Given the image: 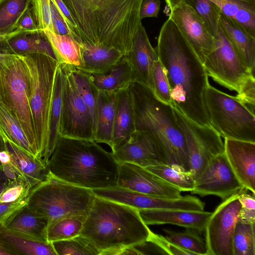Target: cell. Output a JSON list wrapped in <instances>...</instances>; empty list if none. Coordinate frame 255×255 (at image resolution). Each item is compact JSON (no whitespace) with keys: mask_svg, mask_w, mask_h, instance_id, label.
<instances>
[{"mask_svg":"<svg viewBox=\"0 0 255 255\" xmlns=\"http://www.w3.org/2000/svg\"><path fill=\"white\" fill-rule=\"evenodd\" d=\"M155 50L169 83L171 106L190 120L210 126L205 100L209 76L169 18L161 27Z\"/></svg>","mask_w":255,"mask_h":255,"instance_id":"obj_1","label":"cell"},{"mask_svg":"<svg viewBox=\"0 0 255 255\" xmlns=\"http://www.w3.org/2000/svg\"><path fill=\"white\" fill-rule=\"evenodd\" d=\"M82 42L114 47L126 55L139 23L142 0H61Z\"/></svg>","mask_w":255,"mask_h":255,"instance_id":"obj_2","label":"cell"},{"mask_svg":"<svg viewBox=\"0 0 255 255\" xmlns=\"http://www.w3.org/2000/svg\"><path fill=\"white\" fill-rule=\"evenodd\" d=\"M46 166L51 178L77 186H117L119 162L95 140L61 136Z\"/></svg>","mask_w":255,"mask_h":255,"instance_id":"obj_3","label":"cell"},{"mask_svg":"<svg viewBox=\"0 0 255 255\" xmlns=\"http://www.w3.org/2000/svg\"><path fill=\"white\" fill-rule=\"evenodd\" d=\"M151 232L138 210L95 196L80 235L100 255H120L123 249L147 240Z\"/></svg>","mask_w":255,"mask_h":255,"instance_id":"obj_4","label":"cell"},{"mask_svg":"<svg viewBox=\"0 0 255 255\" xmlns=\"http://www.w3.org/2000/svg\"><path fill=\"white\" fill-rule=\"evenodd\" d=\"M135 115L136 130L152 138L161 162L189 171L188 149L172 107L158 100L148 87L133 81L129 86Z\"/></svg>","mask_w":255,"mask_h":255,"instance_id":"obj_5","label":"cell"},{"mask_svg":"<svg viewBox=\"0 0 255 255\" xmlns=\"http://www.w3.org/2000/svg\"><path fill=\"white\" fill-rule=\"evenodd\" d=\"M28 70V101L38 147L45 163L48 154V128L56 69L59 63L42 54L23 55Z\"/></svg>","mask_w":255,"mask_h":255,"instance_id":"obj_6","label":"cell"},{"mask_svg":"<svg viewBox=\"0 0 255 255\" xmlns=\"http://www.w3.org/2000/svg\"><path fill=\"white\" fill-rule=\"evenodd\" d=\"M95 197L91 189L50 178L32 189L26 205L50 224L71 216H87Z\"/></svg>","mask_w":255,"mask_h":255,"instance_id":"obj_7","label":"cell"},{"mask_svg":"<svg viewBox=\"0 0 255 255\" xmlns=\"http://www.w3.org/2000/svg\"><path fill=\"white\" fill-rule=\"evenodd\" d=\"M28 94V70L24 56L0 53V101L18 121L30 144L42 159L29 107Z\"/></svg>","mask_w":255,"mask_h":255,"instance_id":"obj_8","label":"cell"},{"mask_svg":"<svg viewBox=\"0 0 255 255\" xmlns=\"http://www.w3.org/2000/svg\"><path fill=\"white\" fill-rule=\"evenodd\" d=\"M210 126L222 137L255 142V116L236 96L208 85L205 96Z\"/></svg>","mask_w":255,"mask_h":255,"instance_id":"obj_9","label":"cell"},{"mask_svg":"<svg viewBox=\"0 0 255 255\" xmlns=\"http://www.w3.org/2000/svg\"><path fill=\"white\" fill-rule=\"evenodd\" d=\"M214 45L203 66L207 75L218 84L237 92L242 81L253 73L247 68L220 24Z\"/></svg>","mask_w":255,"mask_h":255,"instance_id":"obj_10","label":"cell"},{"mask_svg":"<svg viewBox=\"0 0 255 255\" xmlns=\"http://www.w3.org/2000/svg\"><path fill=\"white\" fill-rule=\"evenodd\" d=\"M62 72L60 136L94 140L90 112L79 94L69 66L60 64Z\"/></svg>","mask_w":255,"mask_h":255,"instance_id":"obj_11","label":"cell"},{"mask_svg":"<svg viewBox=\"0 0 255 255\" xmlns=\"http://www.w3.org/2000/svg\"><path fill=\"white\" fill-rule=\"evenodd\" d=\"M172 108L185 139L189 171L196 181L208 162L224 152V143L221 136L211 127L199 125Z\"/></svg>","mask_w":255,"mask_h":255,"instance_id":"obj_12","label":"cell"},{"mask_svg":"<svg viewBox=\"0 0 255 255\" xmlns=\"http://www.w3.org/2000/svg\"><path fill=\"white\" fill-rule=\"evenodd\" d=\"M238 195L223 200L207 222L204 231L208 255H233V236L241 207Z\"/></svg>","mask_w":255,"mask_h":255,"instance_id":"obj_13","label":"cell"},{"mask_svg":"<svg viewBox=\"0 0 255 255\" xmlns=\"http://www.w3.org/2000/svg\"><path fill=\"white\" fill-rule=\"evenodd\" d=\"M244 188L224 152L208 162L196 180L191 192L201 196L215 195L224 200Z\"/></svg>","mask_w":255,"mask_h":255,"instance_id":"obj_14","label":"cell"},{"mask_svg":"<svg viewBox=\"0 0 255 255\" xmlns=\"http://www.w3.org/2000/svg\"><path fill=\"white\" fill-rule=\"evenodd\" d=\"M169 18L203 64L213 49L215 39L201 18L183 0L170 9Z\"/></svg>","mask_w":255,"mask_h":255,"instance_id":"obj_15","label":"cell"},{"mask_svg":"<svg viewBox=\"0 0 255 255\" xmlns=\"http://www.w3.org/2000/svg\"><path fill=\"white\" fill-rule=\"evenodd\" d=\"M117 186L136 192L170 198L182 196L181 191L146 168L119 162Z\"/></svg>","mask_w":255,"mask_h":255,"instance_id":"obj_16","label":"cell"},{"mask_svg":"<svg viewBox=\"0 0 255 255\" xmlns=\"http://www.w3.org/2000/svg\"><path fill=\"white\" fill-rule=\"evenodd\" d=\"M124 56L131 67L133 81L144 85L153 92V68L158 58L141 21L138 25L131 49Z\"/></svg>","mask_w":255,"mask_h":255,"instance_id":"obj_17","label":"cell"},{"mask_svg":"<svg viewBox=\"0 0 255 255\" xmlns=\"http://www.w3.org/2000/svg\"><path fill=\"white\" fill-rule=\"evenodd\" d=\"M224 153L243 186L255 194V142L225 138Z\"/></svg>","mask_w":255,"mask_h":255,"instance_id":"obj_18","label":"cell"},{"mask_svg":"<svg viewBox=\"0 0 255 255\" xmlns=\"http://www.w3.org/2000/svg\"><path fill=\"white\" fill-rule=\"evenodd\" d=\"M139 214L147 225L171 224L204 231L212 213L203 211L179 209H142Z\"/></svg>","mask_w":255,"mask_h":255,"instance_id":"obj_19","label":"cell"},{"mask_svg":"<svg viewBox=\"0 0 255 255\" xmlns=\"http://www.w3.org/2000/svg\"><path fill=\"white\" fill-rule=\"evenodd\" d=\"M0 53L25 55L39 53L56 60L51 44L42 30H13L0 43Z\"/></svg>","mask_w":255,"mask_h":255,"instance_id":"obj_20","label":"cell"},{"mask_svg":"<svg viewBox=\"0 0 255 255\" xmlns=\"http://www.w3.org/2000/svg\"><path fill=\"white\" fill-rule=\"evenodd\" d=\"M112 153L119 162H130L143 167L161 163L152 138L143 130H136L126 144Z\"/></svg>","mask_w":255,"mask_h":255,"instance_id":"obj_21","label":"cell"},{"mask_svg":"<svg viewBox=\"0 0 255 255\" xmlns=\"http://www.w3.org/2000/svg\"><path fill=\"white\" fill-rule=\"evenodd\" d=\"M136 130L133 102L129 87L117 92L112 152L126 144Z\"/></svg>","mask_w":255,"mask_h":255,"instance_id":"obj_22","label":"cell"},{"mask_svg":"<svg viewBox=\"0 0 255 255\" xmlns=\"http://www.w3.org/2000/svg\"><path fill=\"white\" fill-rule=\"evenodd\" d=\"M3 137L10 163L30 182L33 187L51 178L45 162Z\"/></svg>","mask_w":255,"mask_h":255,"instance_id":"obj_23","label":"cell"},{"mask_svg":"<svg viewBox=\"0 0 255 255\" xmlns=\"http://www.w3.org/2000/svg\"><path fill=\"white\" fill-rule=\"evenodd\" d=\"M48 221L31 210L26 204L15 211L1 225L4 228L29 238L48 242Z\"/></svg>","mask_w":255,"mask_h":255,"instance_id":"obj_24","label":"cell"},{"mask_svg":"<svg viewBox=\"0 0 255 255\" xmlns=\"http://www.w3.org/2000/svg\"><path fill=\"white\" fill-rule=\"evenodd\" d=\"M219 23L226 35L251 72L255 67V35L245 27L222 13Z\"/></svg>","mask_w":255,"mask_h":255,"instance_id":"obj_25","label":"cell"},{"mask_svg":"<svg viewBox=\"0 0 255 255\" xmlns=\"http://www.w3.org/2000/svg\"><path fill=\"white\" fill-rule=\"evenodd\" d=\"M82 66L80 70L87 73L105 74L125 55L108 46L82 42L81 44Z\"/></svg>","mask_w":255,"mask_h":255,"instance_id":"obj_26","label":"cell"},{"mask_svg":"<svg viewBox=\"0 0 255 255\" xmlns=\"http://www.w3.org/2000/svg\"><path fill=\"white\" fill-rule=\"evenodd\" d=\"M117 92L99 90L94 140L112 146Z\"/></svg>","mask_w":255,"mask_h":255,"instance_id":"obj_27","label":"cell"},{"mask_svg":"<svg viewBox=\"0 0 255 255\" xmlns=\"http://www.w3.org/2000/svg\"><path fill=\"white\" fill-rule=\"evenodd\" d=\"M0 243L12 255H56L50 242L36 240L0 225Z\"/></svg>","mask_w":255,"mask_h":255,"instance_id":"obj_28","label":"cell"},{"mask_svg":"<svg viewBox=\"0 0 255 255\" xmlns=\"http://www.w3.org/2000/svg\"><path fill=\"white\" fill-rule=\"evenodd\" d=\"M88 74L99 90L106 92H117L133 81L131 67L124 56L106 73Z\"/></svg>","mask_w":255,"mask_h":255,"instance_id":"obj_29","label":"cell"},{"mask_svg":"<svg viewBox=\"0 0 255 255\" xmlns=\"http://www.w3.org/2000/svg\"><path fill=\"white\" fill-rule=\"evenodd\" d=\"M59 64L80 69L82 66L80 44L69 35H59L49 29L43 30Z\"/></svg>","mask_w":255,"mask_h":255,"instance_id":"obj_30","label":"cell"},{"mask_svg":"<svg viewBox=\"0 0 255 255\" xmlns=\"http://www.w3.org/2000/svg\"><path fill=\"white\" fill-rule=\"evenodd\" d=\"M62 72L60 64L57 66L52 99L50 107L49 128L48 151L49 158L60 137V121L62 108Z\"/></svg>","mask_w":255,"mask_h":255,"instance_id":"obj_31","label":"cell"},{"mask_svg":"<svg viewBox=\"0 0 255 255\" xmlns=\"http://www.w3.org/2000/svg\"><path fill=\"white\" fill-rule=\"evenodd\" d=\"M0 133L15 144L39 158L18 121L0 101Z\"/></svg>","mask_w":255,"mask_h":255,"instance_id":"obj_32","label":"cell"},{"mask_svg":"<svg viewBox=\"0 0 255 255\" xmlns=\"http://www.w3.org/2000/svg\"><path fill=\"white\" fill-rule=\"evenodd\" d=\"M220 7L224 15L255 35V0H226Z\"/></svg>","mask_w":255,"mask_h":255,"instance_id":"obj_33","label":"cell"},{"mask_svg":"<svg viewBox=\"0 0 255 255\" xmlns=\"http://www.w3.org/2000/svg\"><path fill=\"white\" fill-rule=\"evenodd\" d=\"M145 168L181 192H191L194 188L195 180L191 173L178 165L161 163Z\"/></svg>","mask_w":255,"mask_h":255,"instance_id":"obj_34","label":"cell"},{"mask_svg":"<svg viewBox=\"0 0 255 255\" xmlns=\"http://www.w3.org/2000/svg\"><path fill=\"white\" fill-rule=\"evenodd\" d=\"M164 237L170 242L192 253L193 255H208L205 241L199 235V231L186 229L177 232L164 229Z\"/></svg>","mask_w":255,"mask_h":255,"instance_id":"obj_35","label":"cell"},{"mask_svg":"<svg viewBox=\"0 0 255 255\" xmlns=\"http://www.w3.org/2000/svg\"><path fill=\"white\" fill-rule=\"evenodd\" d=\"M69 66L79 94L91 115L95 132L99 90L92 83L88 73Z\"/></svg>","mask_w":255,"mask_h":255,"instance_id":"obj_36","label":"cell"},{"mask_svg":"<svg viewBox=\"0 0 255 255\" xmlns=\"http://www.w3.org/2000/svg\"><path fill=\"white\" fill-rule=\"evenodd\" d=\"M86 216H71L48 225L47 237L49 242L70 239L80 235Z\"/></svg>","mask_w":255,"mask_h":255,"instance_id":"obj_37","label":"cell"},{"mask_svg":"<svg viewBox=\"0 0 255 255\" xmlns=\"http://www.w3.org/2000/svg\"><path fill=\"white\" fill-rule=\"evenodd\" d=\"M30 2L31 0H0V35L5 36L14 30Z\"/></svg>","mask_w":255,"mask_h":255,"instance_id":"obj_38","label":"cell"},{"mask_svg":"<svg viewBox=\"0 0 255 255\" xmlns=\"http://www.w3.org/2000/svg\"><path fill=\"white\" fill-rule=\"evenodd\" d=\"M255 223L238 220L233 236V255H255Z\"/></svg>","mask_w":255,"mask_h":255,"instance_id":"obj_39","label":"cell"},{"mask_svg":"<svg viewBox=\"0 0 255 255\" xmlns=\"http://www.w3.org/2000/svg\"><path fill=\"white\" fill-rule=\"evenodd\" d=\"M56 255H100V252L86 238L80 235L50 242Z\"/></svg>","mask_w":255,"mask_h":255,"instance_id":"obj_40","label":"cell"},{"mask_svg":"<svg viewBox=\"0 0 255 255\" xmlns=\"http://www.w3.org/2000/svg\"><path fill=\"white\" fill-rule=\"evenodd\" d=\"M183 0L193 8L210 33L214 37L218 30L222 13L220 6L211 0Z\"/></svg>","mask_w":255,"mask_h":255,"instance_id":"obj_41","label":"cell"},{"mask_svg":"<svg viewBox=\"0 0 255 255\" xmlns=\"http://www.w3.org/2000/svg\"><path fill=\"white\" fill-rule=\"evenodd\" d=\"M33 186L23 175L11 179L0 197V202L19 200L28 197Z\"/></svg>","mask_w":255,"mask_h":255,"instance_id":"obj_42","label":"cell"},{"mask_svg":"<svg viewBox=\"0 0 255 255\" xmlns=\"http://www.w3.org/2000/svg\"><path fill=\"white\" fill-rule=\"evenodd\" d=\"M152 77L153 94L160 101L171 106L172 100L169 83L164 68L158 59L154 63Z\"/></svg>","mask_w":255,"mask_h":255,"instance_id":"obj_43","label":"cell"},{"mask_svg":"<svg viewBox=\"0 0 255 255\" xmlns=\"http://www.w3.org/2000/svg\"><path fill=\"white\" fill-rule=\"evenodd\" d=\"M30 5L38 29L52 31L50 0H31Z\"/></svg>","mask_w":255,"mask_h":255,"instance_id":"obj_44","label":"cell"},{"mask_svg":"<svg viewBox=\"0 0 255 255\" xmlns=\"http://www.w3.org/2000/svg\"><path fill=\"white\" fill-rule=\"evenodd\" d=\"M244 188L238 192V198L241 203L239 220L247 223H255V194H252Z\"/></svg>","mask_w":255,"mask_h":255,"instance_id":"obj_45","label":"cell"},{"mask_svg":"<svg viewBox=\"0 0 255 255\" xmlns=\"http://www.w3.org/2000/svg\"><path fill=\"white\" fill-rule=\"evenodd\" d=\"M236 98L255 112V79L254 74L248 75L241 83Z\"/></svg>","mask_w":255,"mask_h":255,"instance_id":"obj_46","label":"cell"},{"mask_svg":"<svg viewBox=\"0 0 255 255\" xmlns=\"http://www.w3.org/2000/svg\"><path fill=\"white\" fill-rule=\"evenodd\" d=\"M52 31L59 35H71L68 26L54 0H50Z\"/></svg>","mask_w":255,"mask_h":255,"instance_id":"obj_47","label":"cell"},{"mask_svg":"<svg viewBox=\"0 0 255 255\" xmlns=\"http://www.w3.org/2000/svg\"><path fill=\"white\" fill-rule=\"evenodd\" d=\"M151 238L154 240L166 255H193L192 253L172 244L162 236L151 232Z\"/></svg>","mask_w":255,"mask_h":255,"instance_id":"obj_48","label":"cell"},{"mask_svg":"<svg viewBox=\"0 0 255 255\" xmlns=\"http://www.w3.org/2000/svg\"><path fill=\"white\" fill-rule=\"evenodd\" d=\"M131 247L136 253V255H166L163 250L151 238L150 236L147 240L131 246Z\"/></svg>","mask_w":255,"mask_h":255,"instance_id":"obj_49","label":"cell"},{"mask_svg":"<svg viewBox=\"0 0 255 255\" xmlns=\"http://www.w3.org/2000/svg\"><path fill=\"white\" fill-rule=\"evenodd\" d=\"M37 29H39L38 25L30 5L18 19L13 30L34 31Z\"/></svg>","mask_w":255,"mask_h":255,"instance_id":"obj_50","label":"cell"},{"mask_svg":"<svg viewBox=\"0 0 255 255\" xmlns=\"http://www.w3.org/2000/svg\"><path fill=\"white\" fill-rule=\"evenodd\" d=\"M160 7L159 0H142L139 9V18L157 17Z\"/></svg>","mask_w":255,"mask_h":255,"instance_id":"obj_51","label":"cell"},{"mask_svg":"<svg viewBox=\"0 0 255 255\" xmlns=\"http://www.w3.org/2000/svg\"><path fill=\"white\" fill-rule=\"evenodd\" d=\"M27 197L12 202H0V224L15 211L25 205Z\"/></svg>","mask_w":255,"mask_h":255,"instance_id":"obj_52","label":"cell"},{"mask_svg":"<svg viewBox=\"0 0 255 255\" xmlns=\"http://www.w3.org/2000/svg\"><path fill=\"white\" fill-rule=\"evenodd\" d=\"M10 180L0 162V197L3 191L8 186Z\"/></svg>","mask_w":255,"mask_h":255,"instance_id":"obj_53","label":"cell"},{"mask_svg":"<svg viewBox=\"0 0 255 255\" xmlns=\"http://www.w3.org/2000/svg\"><path fill=\"white\" fill-rule=\"evenodd\" d=\"M216 3H217L219 6H220L222 3H223L226 0H211ZM181 0H165L166 4L168 5L170 10L174 6L178 3Z\"/></svg>","mask_w":255,"mask_h":255,"instance_id":"obj_54","label":"cell"},{"mask_svg":"<svg viewBox=\"0 0 255 255\" xmlns=\"http://www.w3.org/2000/svg\"><path fill=\"white\" fill-rule=\"evenodd\" d=\"M0 255H12L0 243Z\"/></svg>","mask_w":255,"mask_h":255,"instance_id":"obj_55","label":"cell"},{"mask_svg":"<svg viewBox=\"0 0 255 255\" xmlns=\"http://www.w3.org/2000/svg\"><path fill=\"white\" fill-rule=\"evenodd\" d=\"M5 149L4 141L3 136L0 133V152Z\"/></svg>","mask_w":255,"mask_h":255,"instance_id":"obj_56","label":"cell"},{"mask_svg":"<svg viewBox=\"0 0 255 255\" xmlns=\"http://www.w3.org/2000/svg\"></svg>","mask_w":255,"mask_h":255,"instance_id":"obj_57","label":"cell"}]
</instances>
